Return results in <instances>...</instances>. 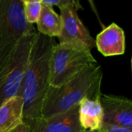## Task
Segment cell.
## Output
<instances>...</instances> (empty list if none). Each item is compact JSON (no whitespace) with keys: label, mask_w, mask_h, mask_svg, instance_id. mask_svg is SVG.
I'll return each instance as SVG.
<instances>
[{"label":"cell","mask_w":132,"mask_h":132,"mask_svg":"<svg viewBox=\"0 0 132 132\" xmlns=\"http://www.w3.org/2000/svg\"><path fill=\"white\" fill-rule=\"evenodd\" d=\"M56 44L54 37L36 32L19 93L24 103L23 121L27 124L41 118L50 86V58Z\"/></svg>","instance_id":"6da1fadb"},{"label":"cell","mask_w":132,"mask_h":132,"mask_svg":"<svg viewBox=\"0 0 132 132\" xmlns=\"http://www.w3.org/2000/svg\"><path fill=\"white\" fill-rule=\"evenodd\" d=\"M103 72L100 65L93 64L57 86H50L42 109L41 117L46 118L70 110L84 98L101 96Z\"/></svg>","instance_id":"7a4b0ae2"},{"label":"cell","mask_w":132,"mask_h":132,"mask_svg":"<svg viewBox=\"0 0 132 132\" xmlns=\"http://www.w3.org/2000/svg\"><path fill=\"white\" fill-rule=\"evenodd\" d=\"M36 31L25 18L21 0H0V68L22 38Z\"/></svg>","instance_id":"3957f363"},{"label":"cell","mask_w":132,"mask_h":132,"mask_svg":"<svg viewBox=\"0 0 132 132\" xmlns=\"http://www.w3.org/2000/svg\"><path fill=\"white\" fill-rule=\"evenodd\" d=\"M95 63L91 51L71 44H56L50 58V86H60Z\"/></svg>","instance_id":"277c9868"},{"label":"cell","mask_w":132,"mask_h":132,"mask_svg":"<svg viewBox=\"0 0 132 132\" xmlns=\"http://www.w3.org/2000/svg\"><path fill=\"white\" fill-rule=\"evenodd\" d=\"M36 32L23 37L0 68V106L11 97L19 95Z\"/></svg>","instance_id":"5b68a950"},{"label":"cell","mask_w":132,"mask_h":132,"mask_svg":"<svg viewBox=\"0 0 132 132\" xmlns=\"http://www.w3.org/2000/svg\"><path fill=\"white\" fill-rule=\"evenodd\" d=\"M59 9L62 19L59 43L78 45L91 51L95 47V39L80 20L76 9L70 4L60 5Z\"/></svg>","instance_id":"8992f818"},{"label":"cell","mask_w":132,"mask_h":132,"mask_svg":"<svg viewBox=\"0 0 132 132\" xmlns=\"http://www.w3.org/2000/svg\"><path fill=\"white\" fill-rule=\"evenodd\" d=\"M101 104L104 112V124L132 128V101L114 95L101 94Z\"/></svg>","instance_id":"52a82bcc"},{"label":"cell","mask_w":132,"mask_h":132,"mask_svg":"<svg viewBox=\"0 0 132 132\" xmlns=\"http://www.w3.org/2000/svg\"><path fill=\"white\" fill-rule=\"evenodd\" d=\"M30 132H80L78 106L70 110L46 118H39L29 124Z\"/></svg>","instance_id":"ba28073f"},{"label":"cell","mask_w":132,"mask_h":132,"mask_svg":"<svg viewBox=\"0 0 132 132\" xmlns=\"http://www.w3.org/2000/svg\"><path fill=\"white\" fill-rule=\"evenodd\" d=\"M95 47L105 57L124 54L125 52L124 30L115 23H112L97 35Z\"/></svg>","instance_id":"9c48e42d"},{"label":"cell","mask_w":132,"mask_h":132,"mask_svg":"<svg viewBox=\"0 0 132 132\" xmlns=\"http://www.w3.org/2000/svg\"><path fill=\"white\" fill-rule=\"evenodd\" d=\"M100 98H84L80 102L78 105V117L83 129H101L104 124V112Z\"/></svg>","instance_id":"30bf717a"},{"label":"cell","mask_w":132,"mask_h":132,"mask_svg":"<svg viewBox=\"0 0 132 132\" xmlns=\"http://www.w3.org/2000/svg\"><path fill=\"white\" fill-rule=\"evenodd\" d=\"M23 104L22 96L17 95L0 106V132L12 130L24 122Z\"/></svg>","instance_id":"8fae6325"},{"label":"cell","mask_w":132,"mask_h":132,"mask_svg":"<svg viewBox=\"0 0 132 132\" xmlns=\"http://www.w3.org/2000/svg\"><path fill=\"white\" fill-rule=\"evenodd\" d=\"M38 32L50 37H59L62 31V19L53 7L42 5L36 23Z\"/></svg>","instance_id":"7c38bea8"},{"label":"cell","mask_w":132,"mask_h":132,"mask_svg":"<svg viewBox=\"0 0 132 132\" xmlns=\"http://www.w3.org/2000/svg\"><path fill=\"white\" fill-rule=\"evenodd\" d=\"M42 9L40 2H28L23 3L24 15L26 21L30 24L36 23Z\"/></svg>","instance_id":"4fadbf2b"},{"label":"cell","mask_w":132,"mask_h":132,"mask_svg":"<svg viewBox=\"0 0 132 132\" xmlns=\"http://www.w3.org/2000/svg\"><path fill=\"white\" fill-rule=\"evenodd\" d=\"M101 129L104 132H132L131 128L108 124H103Z\"/></svg>","instance_id":"5bb4252c"},{"label":"cell","mask_w":132,"mask_h":132,"mask_svg":"<svg viewBox=\"0 0 132 132\" xmlns=\"http://www.w3.org/2000/svg\"><path fill=\"white\" fill-rule=\"evenodd\" d=\"M6 132H30V127L26 123L23 122L22 124L17 126L14 129Z\"/></svg>","instance_id":"9a60e30c"},{"label":"cell","mask_w":132,"mask_h":132,"mask_svg":"<svg viewBox=\"0 0 132 132\" xmlns=\"http://www.w3.org/2000/svg\"><path fill=\"white\" fill-rule=\"evenodd\" d=\"M41 4L50 7H53L54 5L59 7L63 5V0H42Z\"/></svg>","instance_id":"2e32d148"},{"label":"cell","mask_w":132,"mask_h":132,"mask_svg":"<svg viewBox=\"0 0 132 132\" xmlns=\"http://www.w3.org/2000/svg\"><path fill=\"white\" fill-rule=\"evenodd\" d=\"M67 4H70L73 5L76 9L77 11L83 9V7L80 5V0H63V5H67Z\"/></svg>","instance_id":"e0dca14e"},{"label":"cell","mask_w":132,"mask_h":132,"mask_svg":"<svg viewBox=\"0 0 132 132\" xmlns=\"http://www.w3.org/2000/svg\"><path fill=\"white\" fill-rule=\"evenodd\" d=\"M87 2H89V4H90V7H91V9H92V10H93V11H94V12L95 13L96 16L97 17V19H98V20H99L100 23L102 25L103 28H104V24H103V23H101V19H100L99 14H98V12H97V8H96V5H95V3H94V0H87Z\"/></svg>","instance_id":"ac0fdd59"},{"label":"cell","mask_w":132,"mask_h":132,"mask_svg":"<svg viewBox=\"0 0 132 132\" xmlns=\"http://www.w3.org/2000/svg\"><path fill=\"white\" fill-rule=\"evenodd\" d=\"M80 132H104L102 129H97V130H87V129H82Z\"/></svg>","instance_id":"d6986e66"},{"label":"cell","mask_w":132,"mask_h":132,"mask_svg":"<svg viewBox=\"0 0 132 132\" xmlns=\"http://www.w3.org/2000/svg\"><path fill=\"white\" fill-rule=\"evenodd\" d=\"M22 3H25V2H42V0H21Z\"/></svg>","instance_id":"ffe728a7"}]
</instances>
